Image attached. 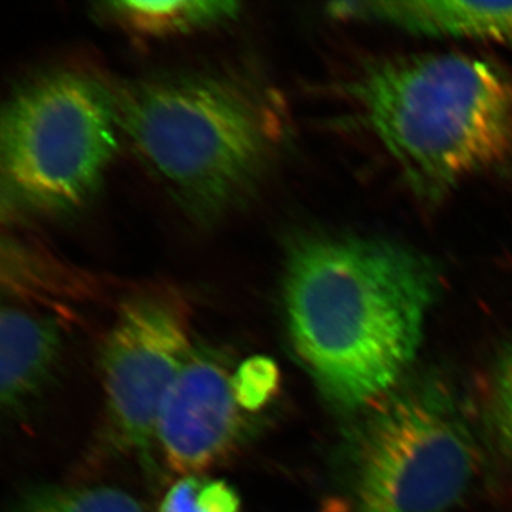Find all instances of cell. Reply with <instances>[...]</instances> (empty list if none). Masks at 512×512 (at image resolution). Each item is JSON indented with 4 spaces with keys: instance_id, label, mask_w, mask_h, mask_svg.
I'll use <instances>...</instances> for the list:
<instances>
[{
    "instance_id": "6da1fadb",
    "label": "cell",
    "mask_w": 512,
    "mask_h": 512,
    "mask_svg": "<svg viewBox=\"0 0 512 512\" xmlns=\"http://www.w3.org/2000/svg\"><path fill=\"white\" fill-rule=\"evenodd\" d=\"M437 291L433 262L394 242L316 237L293 247L289 336L330 406L365 412L404 382Z\"/></svg>"
},
{
    "instance_id": "7a4b0ae2",
    "label": "cell",
    "mask_w": 512,
    "mask_h": 512,
    "mask_svg": "<svg viewBox=\"0 0 512 512\" xmlns=\"http://www.w3.org/2000/svg\"><path fill=\"white\" fill-rule=\"evenodd\" d=\"M350 94L423 200L512 164V76L497 64L454 53L384 60Z\"/></svg>"
},
{
    "instance_id": "3957f363",
    "label": "cell",
    "mask_w": 512,
    "mask_h": 512,
    "mask_svg": "<svg viewBox=\"0 0 512 512\" xmlns=\"http://www.w3.org/2000/svg\"><path fill=\"white\" fill-rule=\"evenodd\" d=\"M117 104L120 128L140 160L204 220L249 197L274 154V114L235 80H154L138 84Z\"/></svg>"
},
{
    "instance_id": "277c9868",
    "label": "cell",
    "mask_w": 512,
    "mask_h": 512,
    "mask_svg": "<svg viewBox=\"0 0 512 512\" xmlns=\"http://www.w3.org/2000/svg\"><path fill=\"white\" fill-rule=\"evenodd\" d=\"M345 456L350 512H453L478 467L456 392L433 376L404 380L366 409Z\"/></svg>"
},
{
    "instance_id": "5b68a950",
    "label": "cell",
    "mask_w": 512,
    "mask_h": 512,
    "mask_svg": "<svg viewBox=\"0 0 512 512\" xmlns=\"http://www.w3.org/2000/svg\"><path fill=\"white\" fill-rule=\"evenodd\" d=\"M119 104L96 80L53 73L13 94L2 117V171L13 197L67 212L89 200L117 147Z\"/></svg>"
},
{
    "instance_id": "8992f818",
    "label": "cell",
    "mask_w": 512,
    "mask_h": 512,
    "mask_svg": "<svg viewBox=\"0 0 512 512\" xmlns=\"http://www.w3.org/2000/svg\"><path fill=\"white\" fill-rule=\"evenodd\" d=\"M187 306L174 293L147 291L121 305L101 355L114 436L150 460L165 396L190 359Z\"/></svg>"
},
{
    "instance_id": "52a82bcc",
    "label": "cell",
    "mask_w": 512,
    "mask_h": 512,
    "mask_svg": "<svg viewBox=\"0 0 512 512\" xmlns=\"http://www.w3.org/2000/svg\"><path fill=\"white\" fill-rule=\"evenodd\" d=\"M227 355L194 348L165 396L156 443L171 470L190 476L221 463L244 443L254 414L242 403Z\"/></svg>"
},
{
    "instance_id": "ba28073f",
    "label": "cell",
    "mask_w": 512,
    "mask_h": 512,
    "mask_svg": "<svg viewBox=\"0 0 512 512\" xmlns=\"http://www.w3.org/2000/svg\"><path fill=\"white\" fill-rule=\"evenodd\" d=\"M332 16L386 23L417 35L512 43V2H342Z\"/></svg>"
},
{
    "instance_id": "9c48e42d",
    "label": "cell",
    "mask_w": 512,
    "mask_h": 512,
    "mask_svg": "<svg viewBox=\"0 0 512 512\" xmlns=\"http://www.w3.org/2000/svg\"><path fill=\"white\" fill-rule=\"evenodd\" d=\"M0 345V399L3 410L18 413L52 376L62 336L55 320L5 306Z\"/></svg>"
},
{
    "instance_id": "30bf717a",
    "label": "cell",
    "mask_w": 512,
    "mask_h": 512,
    "mask_svg": "<svg viewBox=\"0 0 512 512\" xmlns=\"http://www.w3.org/2000/svg\"><path fill=\"white\" fill-rule=\"evenodd\" d=\"M107 15L124 28L143 36H171L207 28L237 15L239 5L221 0H171V2H109Z\"/></svg>"
},
{
    "instance_id": "8fae6325",
    "label": "cell",
    "mask_w": 512,
    "mask_h": 512,
    "mask_svg": "<svg viewBox=\"0 0 512 512\" xmlns=\"http://www.w3.org/2000/svg\"><path fill=\"white\" fill-rule=\"evenodd\" d=\"M10 512H144L133 495L120 488L43 487L23 495Z\"/></svg>"
},
{
    "instance_id": "7c38bea8",
    "label": "cell",
    "mask_w": 512,
    "mask_h": 512,
    "mask_svg": "<svg viewBox=\"0 0 512 512\" xmlns=\"http://www.w3.org/2000/svg\"><path fill=\"white\" fill-rule=\"evenodd\" d=\"M158 512H242L241 498L225 480L190 474L168 488Z\"/></svg>"
},
{
    "instance_id": "4fadbf2b",
    "label": "cell",
    "mask_w": 512,
    "mask_h": 512,
    "mask_svg": "<svg viewBox=\"0 0 512 512\" xmlns=\"http://www.w3.org/2000/svg\"><path fill=\"white\" fill-rule=\"evenodd\" d=\"M487 412L494 439L512 463V343L495 362Z\"/></svg>"
},
{
    "instance_id": "5bb4252c",
    "label": "cell",
    "mask_w": 512,
    "mask_h": 512,
    "mask_svg": "<svg viewBox=\"0 0 512 512\" xmlns=\"http://www.w3.org/2000/svg\"><path fill=\"white\" fill-rule=\"evenodd\" d=\"M239 396L249 413L265 410L279 389V370L268 357L255 356L245 360L235 373Z\"/></svg>"
}]
</instances>
